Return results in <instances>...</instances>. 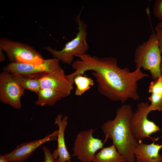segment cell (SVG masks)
Wrapping results in <instances>:
<instances>
[{
  "label": "cell",
  "instance_id": "1",
  "mask_svg": "<svg viewBox=\"0 0 162 162\" xmlns=\"http://www.w3.org/2000/svg\"><path fill=\"white\" fill-rule=\"evenodd\" d=\"M75 57L79 58L72 63L75 71L67 75L70 81L73 82L74 78L78 75H84L87 71L92 70L98 92L108 99L123 104L129 99H139L138 82L148 76L142 71L140 68H136L133 72L127 68H120L117 59L112 57L100 58L86 53Z\"/></svg>",
  "mask_w": 162,
  "mask_h": 162
},
{
  "label": "cell",
  "instance_id": "2",
  "mask_svg": "<svg viewBox=\"0 0 162 162\" xmlns=\"http://www.w3.org/2000/svg\"><path fill=\"white\" fill-rule=\"evenodd\" d=\"M133 111L131 106L124 104L116 110L115 117L104 123L101 128L105 140L110 139L126 162H135V151L137 141L131 130L130 122Z\"/></svg>",
  "mask_w": 162,
  "mask_h": 162
},
{
  "label": "cell",
  "instance_id": "3",
  "mask_svg": "<svg viewBox=\"0 0 162 162\" xmlns=\"http://www.w3.org/2000/svg\"><path fill=\"white\" fill-rule=\"evenodd\" d=\"M162 58L158 37L154 32L148 40L137 46L134 53L136 67L149 71L152 79L154 80L161 76Z\"/></svg>",
  "mask_w": 162,
  "mask_h": 162
},
{
  "label": "cell",
  "instance_id": "4",
  "mask_svg": "<svg viewBox=\"0 0 162 162\" xmlns=\"http://www.w3.org/2000/svg\"><path fill=\"white\" fill-rule=\"evenodd\" d=\"M81 12L75 18L78 25V32L75 38L65 44L61 50L54 49L49 46L44 48L55 58L62 62L70 64L72 63L75 56L86 53L89 46L86 41L87 25L80 18Z\"/></svg>",
  "mask_w": 162,
  "mask_h": 162
},
{
  "label": "cell",
  "instance_id": "5",
  "mask_svg": "<svg viewBox=\"0 0 162 162\" xmlns=\"http://www.w3.org/2000/svg\"><path fill=\"white\" fill-rule=\"evenodd\" d=\"M0 48L5 52L10 63L39 64L44 59L32 46L6 38L0 39Z\"/></svg>",
  "mask_w": 162,
  "mask_h": 162
},
{
  "label": "cell",
  "instance_id": "6",
  "mask_svg": "<svg viewBox=\"0 0 162 162\" xmlns=\"http://www.w3.org/2000/svg\"><path fill=\"white\" fill-rule=\"evenodd\" d=\"M94 130L92 128L81 131L74 140L72 156L82 162H92L96 152L103 148L104 142L93 136Z\"/></svg>",
  "mask_w": 162,
  "mask_h": 162
},
{
  "label": "cell",
  "instance_id": "7",
  "mask_svg": "<svg viewBox=\"0 0 162 162\" xmlns=\"http://www.w3.org/2000/svg\"><path fill=\"white\" fill-rule=\"evenodd\" d=\"M149 105L148 101L139 103L130 120V129L137 142L146 137L152 139L150 137L151 134L160 130L158 126L147 118L150 112L148 110Z\"/></svg>",
  "mask_w": 162,
  "mask_h": 162
},
{
  "label": "cell",
  "instance_id": "8",
  "mask_svg": "<svg viewBox=\"0 0 162 162\" xmlns=\"http://www.w3.org/2000/svg\"><path fill=\"white\" fill-rule=\"evenodd\" d=\"M60 61L53 58L44 59L39 64L10 63L3 68V71L11 74H17L24 76L39 79L61 67Z\"/></svg>",
  "mask_w": 162,
  "mask_h": 162
},
{
  "label": "cell",
  "instance_id": "9",
  "mask_svg": "<svg viewBox=\"0 0 162 162\" xmlns=\"http://www.w3.org/2000/svg\"><path fill=\"white\" fill-rule=\"evenodd\" d=\"M25 89L13 79L11 74L3 71L0 74V100L14 108L22 107L20 98L24 94Z\"/></svg>",
  "mask_w": 162,
  "mask_h": 162
},
{
  "label": "cell",
  "instance_id": "10",
  "mask_svg": "<svg viewBox=\"0 0 162 162\" xmlns=\"http://www.w3.org/2000/svg\"><path fill=\"white\" fill-rule=\"evenodd\" d=\"M58 133V130H56L42 139L24 142L17 146L12 152L4 155L9 162H24L43 143L50 141L57 140Z\"/></svg>",
  "mask_w": 162,
  "mask_h": 162
},
{
  "label": "cell",
  "instance_id": "11",
  "mask_svg": "<svg viewBox=\"0 0 162 162\" xmlns=\"http://www.w3.org/2000/svg\"><path fill=\"white\" fill-rule=\"evenodd\" d=\"M41 88L55 90L67 96L73 89L74 83L67 78L61 67L39 79Z\"/></svg>",
  "mask_w": 162,
  "mask_h": 162
},
{
  "label": "cell",
  "instance_id": "12",
  "mask_svg": "<svg viewBox=\"0 0 162 162\" xmlns=\"http://www.w3.org/2000/svg\"><path fill=\"white\" fill-rule=\"evenodd\" d=\"M68 117L65 115L63 117L62 114H58L55 119L54 123L58 125L57 147L52 154L56 158L55 162H66L70 160L71 155L68 151L65 145L64 133L68 124Z\"/></svg>",
  "mask_w": 162,
  "mask_h": 162
},
{
  "label": "cell",
  "instance_id": "13",
  "mask_svg": "<svg viewBox=\"0 0 162 162\" xmlns=\"http://www.w3.org/2000/svg\"><path fill=\"white\" fill-rule=\"evenodd\" d=\"M159 138L154 139L149 144L143 143L141 140L138 141L135 151L136 162H162V155L159 154L162 144L154 143Z\"/></svg>",
  "mask_w": 162,
  "mask_h": 162
},
{
  "label": "cell",
  "instance_id": "14",
  "mask_svg": "<svg viewBox=\"0 0 162 162\" xmlns=\"http://www.w3.org/2000/svg\"><path fill=\"white\" fill-rule=\"evenodd\" d=\"M148 92L151 95L148 98L151 102L148 110L162 111V77L161 76L157 80L151 82L148 88Z\"/></svg>",
  "mask_w": 162,
  "mask_h": 162
},
{
  "label": "cell",
  "instance_id": "15",
  "mask_svg": "<svg viewBox=\"0 0 162 162\" xmlns=\"http://www.w3.org/2000/svg\"><path fill=\"white\" fill-rule=\"evenodd\" d=\"M38 99L35 102L36 105L52 106L57 101L67 96L63 93L54 90L40 88L36 93Z\"/></svg>",
  "mask_w": 162,
  "mask_h": 162
},
{
  "label": "cell",
  "instance_id": "16",
  "mask_svg": "<svg viewBox=\"0 0 162 162\" xmlns=\"http://www.w3.org/2000/svg\"><path fill=\"white\" fill-rule=\"evenodd\" d=\"M92 162H126L124 157L117 151L115 146L103 148L96 154Z\"/></svg>",
  "mask_w": 162,
  "mask_h": 162
},
{
  "label": "cell",
  "instance_id": "17",
  "mask_svg": "<svg viewBox=\"0 0 162 162\" xmlns=\"http://www.w3.org/2000/svg\"><path fill=\"white\" fill-rule=\"evenodd\" d=\"M11 74L14 80L24 89L37 93L41 88L39 79L32 78L19 74Z\"/></svg>",
  "mask_w": 162,
  "mask_h": 162
},
{
  "label": "cell",
  "instance_id": "18",
  "mask_svg": "<svg viewBox=\"0 0 162 162\" xmlns=\"http://www.w3.org/2000/svg\"><path fill=\"white\" fill-rule=\"evenodd\" d=\"M83 75H78L73 79L74 83L76 86L75 94L77 96L81 95L94 84L93 80L91 78L84 76Z\"/></svg>",
  "mask_w": 162,
  "mask_h": 162
},
{
  "label": "cell",
  "instance_id": "19",
  "mask_svg": "<svg viewBox=\"0 0 162 162\" xmlns=\"http://www.w3.org/2000/svg\"><path fill=\"white\" fill-rule=\"evenodd\" d=\"M153 14L156 18L162 21V0H157L153 7Z\"/></svg>",
  "mask_w": 162,
  "mask_h": 162
},
{
  "label": "cell",
  "instance_id": "20",
  "mask_svg": "<svg viewBox=\"0 0 162 162\" xmlns=\"http://www.w3.org/2000/svg\"><path fill=\"white\" fill-rule=\"evenodd\" d=\"M159 43V46L162 57V28L157 25L155 28ZM161 76L162 77V58L160 67Z\"/></svg>",
  "mask_w": 162,
  "mask_h": 162
},
{
  "label": "cell",
  "instance_id": "21",
  "mask_svg": "<svg viewBox=\"0 0 162 162\" xmlns=\"http://www.w3.org/2000/svg\"><path fill=\"white\" fill-rule=\"evenodd\" d=\"M42 149L44 155V162H55L56 158L46 147L43 146Z\"/></svg>",
  "mask_w": 162,
  "mask_h": 162
},
{
  "label": "cell",
  "instance_id": "22",
  "mask_svg": "<svg viewBox=\"0 0 162 162\" xmlns=\"http://www.w3.org/2000/svg\"><path fill=\"white\" fill-rule=\"evenodd\" d=\"M3 50L0 48V62H2L4 61L6 58L3 52Z\"/></svg>",
  "mask_w": 162,
  "mask_h": 162
},
{
  "label": "cell",
  "instance_id": "23",
  "mask_svg": "<svg viewBox=\"0 0 162 162\" xmlns=\"http://www.w3.org/2000/svg\"><path fill=\"white\" fill-rule=\"evenodd\" d=\"M0 162H9V161L3 154L1 155L0 156Z\"/></svg>",
  "mask_w": 162,
  "mask_h": 162
},
{
  "label": "cell",
  "instance_id": "24",
  "mask_svg": "<svg viewBox=\"0 0 162 162\" xmlns=\"http://www.w3.org/2000/svg\"><path fill=\"white\" fill-rule=\"evenodd\" d=\"M157 25L161 27L162 28V21L159 22V23H158Z\"/></svg>",
  "mask_w": 162,
  "mask_h": 162
},
{
  "label": "cell",
  "instance_id": "25",
  "mask_svg": "<svg viewBox=\"0 0 162 162\" xmlns=\"http://www.w3.org/2000/svg\"><path fill=\"white\" fill-rule=\"evenodd\" d=\"M67 162H72L70 160V161H68Z\"/></svg>",
  "mask_w": 162,
  "mask_h": 162
}]
</instances>
